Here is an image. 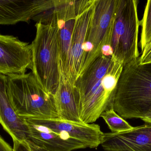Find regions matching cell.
I'll list each match as a JSON object with an SVG mask.
<instances>
[{
  "mask_svg": "<svg viewBox=\"0 0 151 151\" xmlns=\"http://www.w3.org/2000/svg\"><path fill=\"white\" fill-rule=\"evenodd\" d=\"M123 66L112 56L101 52L77 77L74 86L79 95L83 123H93L105 111L113 108Z\"/></svg>",
  "mask_w": 151,
  "mask_h": 151,
  "instance_id": "1",
  "label": "cell"
},
{
  "mask_svg": "<svg viewBox=\"0 0 151 151\" xmlns=\"http://www.w3.org/2000/svg\"><path fill=\"white\" fill-rule=\"evenodd\" d=\"M36 32L32 42V72L44 90L55 94L60 84L59 28L57 19L51 9L38 17Z\"/></svg>",
  "mask_w": 151,
  "mask_h": 151,
  "instance_id": "2",
  "label": "cell"
},
{
  "mask_svg": "<svg viewBox=\"0 0 151 151\" xmlns=\"http://www.w3.org/2000/svg\"><path fill=\"white\" fill-rule=\"evenodd\" d=\"M115 112L123 118L141 119L151 108V64L139 58L123 65L114 102Z\"/></svg>",
  "mask_w": 151,
  "mask_h": 151,
  "instance_id": "3",
  "label": "cell"
},
{
  "mask_svg": "<svg viewBox=\"0 0 151 151\" xmlns=\"http://www.w3.org/2000/svg\"><path fill=\"white\" fill-rule=\"evenodd\" d=\"M7 87L12 105L22 118L61 119L54 96L44 90L32 72L7 76Z\"/></svg>",
  "mask_w": 151,
  "mask_h": 151,
  "instance_id": "4",
  "label": "cell"
},
{
  "mask_svg": "<svg viewBox=\"0 0 151 151\" xmlns=\"http://www.w3.org/2000/svg\"><path fill=\"white\" fill-rule=\"evenodd\" d=\"M93 5L76 17L58 19L61 76L73 85L84 64V47Z\"/></svg>",
  "mask_w": 151,
  "mask_h": 151,
  "instance_id": "5",
  "label": "cell"
},
{
  "mask_svg": "<svg viewBox=\"0 0 151 151\" xmlns=\"http://www.w3.org/2000/svg\"><path fill=\"white\" fill-rule=\"evenodd\" d=\"M138 3L137 0H119L114 16L108 47L112 56L123 65L139 57Z\"/></svg>",
  "mask_w": 151,
  "mask_h": 151,
  "instance_id": "6",
  "label": "cell"
},
{
  "mask_svg": "<svg viewBox=\"0 0 151 151\" xmlns=\"http://www.w3.org/2000/svg\"><path fill=\"white\" fill-rule=\"evenodd\" d=\"M119 1L95 0L84 45V64L81 72L101 54L104 47L109 46Z\"/></svg>",
  "mask_w": 151,
  "mask_h": 151,
  "instance_id": "7",
  "label": "cell"
},
{
  "mask_svg": "<svg viewBox=\"0 0 151 151\" xmlns=\"http://www.w3.org/2000/svg\"><path fill=\"white\" fill-rule=\"evenodd\" d=\"M32 66L31 44L16 36L0 34V74H23Z\"/></svg>",
  "mask_w": 151,
  "mask_h": 151,
  "instance_id": "8",
  "label": "cell"
},
{
  "mask_svg": "<svg viewBox=\"0 0 151 151\" xmlns=\"http://www.w3.org/2000/svg\"><path fill=\"white\" fill-rule=\"evenodd\" d=\"M101 145L105 151H151V124L121 133H104Z\"/></svg>",
  "mask_w": 151,
  "mask_h": 151,
  "instance_id": "9",
  "label": "cell"
},
{
  "mask_svg": "<svg viewBox=\"0 0 151 151\" xmlns=\"http://www.w3.org/2000/svg\"><path fill=\"white\" fill-rule=\"evenodd\" d=\"M22 119L28 128L27 140L39 147L52 151H72L87 148L84 144L67 134L54 131L28 118Z\"/></svg>",
  "mask_w": 151,
  "mask_h": 151,
  "instance_id": "10",
  "label": "cell"
},
{
  "mask_svg": "<svg viewBox=\"0 0 151 151\" xmlns=\"http://www.w3.org/2000/svg\"><path fill=\"white\" fill-rule=\"evenodd\" d=\"M55 4V0H0V25L28 22Z\"/></svg>",
  "mask_w": 151,
  "mask_h": 151,
  "instance_id": "11",
  "label": "cell"
},
{
  "mask_svg": "<svg viewBox=\"0 0 151 151\" xmlns=\"http://www.w3.org/2000/svg\"><path fill=\"white\" fill-rule=\"evenodd\" d=\"M35 123L54 131L67 134L81 142L87 148H95L101 144L104 133L97 124H81L61 119L29 118Z\"/></svg>",
  "mask_w": 151,
  "mask_h": 151,
  "instance_id": "12",
  "label": "cell"
},
{
  "mask_svg": "<svg viewBox=\"0 0 151 151\" xmlns=\"http://www.w3.org/2000/svg\"><path fill=\"white\" fill-rule=\"evenodd\" d=\"M7 76L0 74V124L12 140L26 141L28 130L24 120L14 111L7 93Z\"/></svg>",
  "mask_w": 151,
  "mask_h": 151,
  "instance_id": "13",
  "label": "cell"
},
{
  "mask_svg": "<svg viewBox=\"0 0 151 151\" xmlns=\"http://www.w3.org/2000/svg\"><path fill=\"white\" fill-rule=\"evenodd\" d=\"M54 98L56 110L61 120L84 124L80 118L78 92L73 84L62 76Z\"/></svg>",
  "mask_w": 151,
  "mask_h": 151,
  "instance_id": "14",
  "label": "cell"
},
{
  "mask_svg": "<svg viewBox=\"0 0 151 151\" xmlns=\"http://www.w3.org/2000/svg\"><path fill=\"white\" fill-rule=\"evenodd\" d=\"M108 126L112 133H121L130 130L134 127L118 115L113 108L106 110L100 115Z\"/></svg>",
  "mask_w": 151,
  "mask_h": 151,
  "instance_id": "15",
  "label": "cell"
},
{
  "mask_svg": "<svg viewBox=\"0 0 151 151\" xmlns=\"http://www.w3.org/2000/svg\"><path fill=\"white\" fill-rule=\"evenodd\" d=\"M140 24L142 27L140 46L142 51L145 46L151 42V0L147 1Z\"/></svg>",
  "mask_w": 151,
  "mask_h": 151,
  "instance_id": "16",
  "label": "cell"
},
{
  "mask_svg": "<svg viewBox=\"0 0 151 151\" xmlns=\"http://www.w3.org/2000/svg\"><path fill=\"white\" fill-rule=\"evenodd\" d=\"M139 60L140 64H151V42L142 51V55L139 57Z\"/></svg>",
  "mask_w": 151,
  "mask_h": 151,
  "instance_id": "17",
  "label": "cell"
},
{
  "mask_svg": "<svg viewBox=\"0 0 151 151\" xmlns=\"http://www.w3.org/2000/svg\"><path fill=\"white\" fill-rule=\"evenodd\" d=\"M13 151H32L25 141L19 142L13 140Z\"/></svg>",
  "mask_w": 151,
  "mask_h": 151,
  "instance_id": "18",
  "label": "cell"
},
{
  "mask_svg": "<svg viewBox=\"0 0 151 151\" xmlns=\"http://www.w3.org/2000/svg\"><path fill=\"white\" fill-rule=\"evenodd\" d=\"M0 151H13V148H12L1 136H0Z\"/></svg>",
  "mask_w": 151,
  "mask_h": 151,
  "instance_id": "19",
  "label": "cell"
},
{
  "mask_svg": "<svg viewBox=\"0 0 151 151\" xmlns=\"http://www.w3.org/2000/svg\"><path fill=\"white\" fill-rule=\"evenodd\" d=\"M28 144V146L30 147L32 151H52L49 150H47V149H44V148H41V147H39L37 145H35L34 144L32 143L29 141H25Z\"/></svg>",
  "mask_w": 151,
  "mask_h": 151,
  "instance_id": "20",
  "label": "cell"
},
{
  "mask_svg": "<svg viewBox=\"0 0 151 151\" xmlns=\"http://www.w3.org/2000/svg\"><path fill=\"white\" fill-rule=\"evenodd\" d=\"M141 119L145 123L151 124V108Z\"/></svg>",
  "mask_w": 151,
  "mask_h": 151,
  "instance_id": "21",
  "label": "cell"
}]
</instances>
